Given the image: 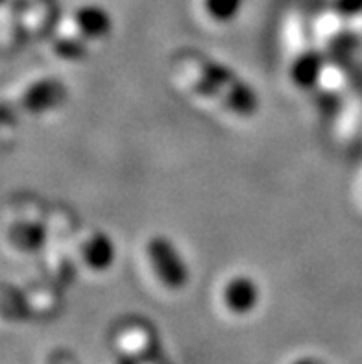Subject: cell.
I'll use <instances>...</instances> for the list:
<instances>
[{
  "mask_svg": "<svg viewBox=\"0 0 362 364\" xmlns=\"http://www.w3.org/2000/svg\"><path fill=\"white\" fill-rule=\"evenodd\" d=\"M80 257L92 272H106L117 259L115 242L104 231H91L80 246Z\"/></svg>",
  "mask_w": 362,
  "mask_h": 364,
  "instance_id": "obj_8",
  "label": "cell"
},
{
  "mask_svg": "<svg viewBox=\"0 0 362 364\" xmlns=\"http://www.w3.org/2000/svg\"><path fill=\"white\" fill-rule=\"evenodd\" d=\"M144 255L166 291H181L188 283V268L174 242L165 235H151L144 245Z\"/></svg>",
  "mask_w": 362,
  "mask_h": 364,
  "instance_id": "obj_4",
  "label": "cell"
},
{
  "mask_svg": "<svg viewBox=\"0 0 362 364\" xmlns=\"http://www.w3.org/2000/svg\"><path fill=\"white\" fill-rule=\"evenodd\" d=\"M292 364H321V363H318L316 359H311V357H305V359H298V360H294Z\"/></svg>",
  "mask_w": 362,
  "mask_h": 364,
  "instance_id": "obj_13",
  "label": "cell"
},
{
  "mask_svg": "<svg viewBox=\"0 0 362 364\" xmlns=\"http://www.w3.org/2000/svg\"><path fill=\"white\" fill-rule=\"evenodd\" d=\"M45 224L37 220H18L11 226V242L21 250H37L45 245Z\"/></svg>",
  "mask_w": 362,
  "mask_h": 364,
  "instance_id": "obj_9",
  "label": "cell"
},
{
  "mask_svg": "<svg viewBox=\"0 0 362 364\" xmlns=\"http://www.w3.org/2000/svg\"><path fill=\"white\" fill-rule=\"evenodd\" d=\"M203 14L218 24H228L237 18L243 0H200Z\"/></svg>",
  "mask_w": 362,
  "mask_h": 364,
  "instance_id": "obj_10",
  "label": "cell"
},
{
  "mask_svg": "<svg viewBox=\"0 0 362 364\" xmlns=\"http://www.w3.org/2000/svg\"><path fill=\"white\" fill-rule=\"evenodd\" d=\"M314 33H316L318 45L327 48V50L335 52V54H342V52L349 50L357 41V30L348 18L333 8V11L324 14L318 18L316 26H314Z\"/></svg>",
  "mask_w": 362,
  "mask_h": 364,
  "instance_id": "obj_5",
  "label": "cell"
},
{
  "mask_svg": "<svg viewBox=\"0 0 362 364\" xmlns=\"http://www.w3.org/2000/svg\"><path fill=\"white\" fill-rule=\"evenodd\" d=\"M259 300H261L259 285L244 274L231 276L222 287V304L230 313L239 314V316L252 313L259 305Z\"/></svg>",
  "mask_w": 362,
  "mask_h": 364,
  "instance_id": "obj_7",
  "label": "cell"
},
{
  "mask_svg": "<svg viewBox=\"0 0 362 364\" xmlns=\"http://www.w3.org/2000/svg\"><path fill=\"white\" fill-rule=\"evenodd\" d=\"M287 54L289 74L294 85L299 89H314L320 80L324 60L316 48V37L309 32L302 18H290L287 26Z\"/></svg>",
  "mask_w": 362,
  "mask_h": 364,
  "instance_id": "obj_2",
  "label": "cell"
},
{
  "mask_svg": "<svg viewBox=\"0 0 362 364\" xmlns=\"http://www.w3.org/2000/svg\"><path fill=\"white\" fill-rule=\"evenodd\" d=\"M63 26L73 30L74 33H78L85 41L95 43L104 39L111 32L113 21L102 6L85 4L74 9L69 18L63 23Z\"/></svg>",
  "mask_w": 362,
  "mask_h": 364,
  "instance_id": "obj_6",
  "label": "cell"
},
{
  "mask_svg": "<svg viewBox=\"0 0 362 364\" xmlns=\"http://www.w3.org/2000/svg\"><path fill=\"white\" fill-rule=\"evenodd\" d=\"M176 78L196 97L220 106L240 119L259 111V97L231 67L196 50H183L174 60Z\"/></svg>",
  "mask_w": 362,
  "mask_h": 364,
  "instance_id": "obj_1",
  "label": "cell"
},
{
  "mask_svg": "<svg viewBox=\"0 0 362 364\" xmlns=\"http://www.w3.org/2000/svg\"><path fill=\"white\" fill-rule=\"evenodd\" d=\"M117 364H141V357L137 353H133V351H126L119 357Z\"/></svg>",
  "mask_w": 362,
  "mask_h": 364,
  "instance_id": "obj_11",
  "label": "cell"
},
{
  "mask_svg": "<svg viewBox=\"0 0 362 364\" xmlns=\"http://www.w3.org/2000/svg\"><path fill=\"white\" fill-rule=\"evenodd\" d=\"M69 97L67 87L60 80L43 78L30 83L14 100L4 104V122L21 117H37L60 109Z\"/></svg>",
  "mask_w": 362,
  "mask_h": 364,
  "instance_id": "obj_3",
  "label": "cell"
},
{
  "mask_svg": "<svg viewBox=\"0 0 362 364\" xmlns=\"http://www.w3.org/2000/svg\"><path fill=\"white\" fill-rule=\"evenodd\" d=\"M351 24H353L357 32H358V30H361V32H362V11L357 15V17L353 18V21H351Z\"/></svg>",
  "mask_w": 362,
  "mask_h": 364,
  "instance_id": "obj_12",
  "label": "cell"
}]
</instances>
